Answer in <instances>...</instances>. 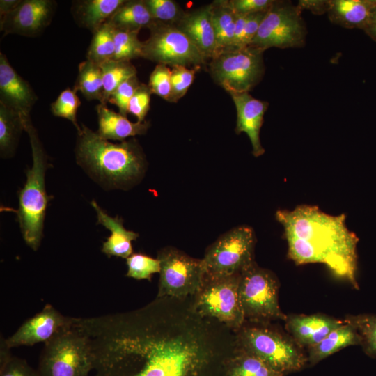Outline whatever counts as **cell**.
<instances>
[{"mask_svg":"<svg viewBox=\"0 0 376 376\" xmlns=\"http://www.w3.org/2000/svg\"><path fill=\"white\" fill-rule=\"evenodd\" d=\"M229 362V376H284L256 356L240 348Z\"/></svg>","mask_w":376,"mask_h":376,"instance_id":"30","label":"cell"},{"mask_svg":"<svg viewBox=\"0 0 376 376\" xmlns=\"http://www.w3.org/2000/svg\"><path fill=\"white\" fill-rule=\"evenodd\" d=\"M103 79L102 104H107L110 96L124 81L136 75V69L130 61L111 59L101 65Z\"/></svg>","mask_w":376,"mask_h":376,"instance_id":"29","label":"cell"},{"mask_svg":"<svg viewBox=\"0 0 376 376\" xmlns=\"http://www.w3.org/2000/svg\"><path fill=\"white\" fill-rule=\"evenodd\" d=\"M140 84L136 75L130 78L116 88L110 96L108 102L116 105L118 108L119 113L127 116L130 101Z\"/></svg>","mask_w":376,"mask_h":376,"instance_id":"40","label":"cell"},{"mask_svg":"<svg viewBox=\"0 0 376 376\" xmlns=\"http://www.w3.org/2000/svg\"><path fill=\"white\" fill-rule=\"evenodd\" d=\"M274 0H230L228 4L236 14L249 15L266 12L272 7Z\"/></svg>","mask_w":376,"mask_h":376,"instance_id":"42","label":"cell"},{"mask_svg":"<svg viewBox=\"0 0 376 376\" xmlns=\"http://www.w3.org/2000/svg\"><path fill=\"white\" fill-rule=\"evenodd\" d=\"M56 7L52 0H21L13 10L0 18V30L4 36H38L51 23Z\"/></svg>","mask_w":376,"mask_h":376,"instance_id":"14","label":"cell"},{"mask_svg":"<svg viewBox=\"0 0 376 376\" xmlns=\"http://www.w3.org/2000/svg\"><path fill=\"white\" fill-rule=\"evenodd\" d=\"M152 93L148 85L141 83L131 98L128 105V113L142 123L150 109V95Z\"/></svg>","mask_w":376,"mask_h":376,"instance_id":"41","label":"cell"},{"mask_svg":"<svg viewBox=\"0 0 376 376\" xmlns=\"http://www.w3.org/2000/svg\"><path fill=\"white\" fill-rule=\"evenodd\" d=\"M279 281L269 270L259 267L256 262L241 272L239 296L245 322L270 324L283 320L279 303Z\"/></svg>","mask_w":376,"mask_h":376,"instance_id":"7","label":"cell"},{"mask_svg":"<svg viewBox=\"0 0 376 376\" xmlns=\"http://www.w3.org/2000/svg\"><path fill=\"white\" fill-rule=\"evenodd\" d=\"M116 30L139 31L155 22L144 1H125L107 21Z\"/></svg>","mask_w":376,"mask_h":376,"instance_id":"25","label":"cell"},{"mask_svg":"<svg viewBox=\"0 0 376 376\" xmlns=\"http://www.w3.org/2000/svg\"><path fill=\"white\" fill-rule=\"evenodd\" d=\"M91 204L96 212L97 224H102L111 232V235L103 243L102 251L109 257L113 256L127 258L132 254V242L138 238V233L125 228L121 218L108 215L95 201H92Z\"/></svg>","mask_w":376,"mask_h":376,"instance_id":"20","label":"cell"},{"mask_svg":"<svg viewBox=\"0 0 376 376\" xmlns=\"http://www.w3.org/2000/svg\"><path fill=\"white\" fill-rule=\"evenodd\" d=\"M363 31L373 40L376 42V6L372 12L368 24Z\"/></svg>","mask_w":376,"mask_h":376,"instance_id":"46","label":"cell"},{"mask_svg":"<svg viewBox=\"0 0 376 376\" xmlns=\"http://www.w3.org/2000/svg\"><path fill=\"white\" fill-rule=\"evenodd\" d=\"M0 350V376H40L26 361L10 354L4 338L1 339Z\"/></svg>","mask_w":376,"mask_h":376,"instance_id":"35","label":"cell"},{"mask_svg":"<svg viewBox=\"0 0 376 376\" xmlns=\"http://www.w3.org/2000/svg\"><path fill=\"white\" fill-rule=\"evenodd\" d=\"M375 6L376 0H330L327 14L334 24L363 30Z\"/></svg>","mask_w":376,"mask_h":376,"instance_id":"22","label":"cell"},{"mask_svg":"<svg viewBox=\"0 0 376 376\" xmlns=\"http://www.w3.org/2000/svg\"><path fill=\"white\" fill-rule=\"evenodd\" d=\"M38 373L40 376H90L94 359L86 335L75 322L45 343Z\"/></svg>","mask_w":376,"mask_h":376,"instance_id":"6","label":"cell"},{"mask_svg":"<svg viewBox=\"0 0 376 376\" xmlns=\"http://www.w3.org/2000/svg\"><path fill=\"white\" fill-rule=\"evenodd\" d=\"M255 235L251 228L235 227L223 234L206 250L202 259L205 274H240L254 260Z\"/></svg>","mask_w":376,"mask_h":376,"instance_id":"10","label":"cell"},{"mask_svg":"<svg viewBox=\"0 0 376 376\" xmlns=\"http://www.w3.org/2000/svg\"><path fill=\"white\" fill-rule=\"evenodd\" d=\"M330 0H299L296 5L302 12L308 10L314 15H323L327 13Z\"/></svg>","mask_w":376,"mask_h":376,"instance_id":"44","label":"cell"},{"mask_svg":"<svg viewBox=\"0 0 376 376\" xmlns=\"http://www.w3.org/2000/svg\"><path fill=\"white\" fill-rule=\"evenodd\" d=\"M285 328L290 337L301 347L308 348L320 342L343 321L324 314L290 315Z\"/></svg>","mask_w":376,"mask_h":376,"instance_id":"18","label":"cell"},{"mask_svg":"<svg viewBox=\"0 0 376 376\" xmlns=\"http://www.w3.org/2000/svg\"><path fill=\"white\" fill-rule=\"evenodd\" d=\"M80 105L81 101L77 95V91L73 88H67L52 103L51 111L54 116L71 121L79 132L81 127L77 123V112Z\"/></svg>","mask_w":376,"mask_h":376,"instance_id":"34","label":"cell"},{"mask_svg":"<svg viewBox=\"0 0 376 376\" xmlns=\"http://www.w3.org/2000/svg\"><path fill=\"white\" fill-rule=\"evenodd\" d=\"M125 0H79L72 3L75 22L93 33L106 23Z\"/></svg>","mask_w":376,"mask_h":376,"instance_id":"23","label":"cell"},{"mask_svg":"<svg viewBox=\"0 0 376 376\" xmlns=\"http://www.w3.org/2000/svg\"><path fill=\"white\" fill-rule=\"evenodd\" d=\"M359 345H361L359 334L352 325L343 322L342 325L331 331L320 342L307 348L308 362L311 365L316 364L345 347Z\"/></svg>","mask_w":376,"mask_h":376,"instance_id":"24","label":"cell"},{"mask_svg":"<svg viewBox=\"0 0 376 376\" xmlns=\"http://www.w3.org/2000/svg\"><path fill=\"white\" fill-rule=\"evenodd\" d=\"M77 162L104 187L126 189L143 175L146 160L135 139L113 143L82 125L75 146Z\"/></svg>","mask_w":376,"mask_h":376,"instance_id":"3","label":"cell"},{"mask_svg":"<svg viewBox=\"0 0 376 376\" xmlns=\"http://www.w3.org/2000/svg\"><path fill=\"white\" fill-rule=\"evenodd\" d=\"M143 42V58L158 64L201 67L206 58L176 25L155 21Z\"/></svg>","mask_w":376,"mask_h":376,"instance_id":"13","label":"cell"},{"mask_svg":"<svg viewBox=\"0 0 376 376\" xmlns=\"http://www.w3.org/2000/svg\"><path fill=\"white\" fill-rule=\"evenodd\" d=\"M236 335L240 349L256 356L284 375L301 370L308 362L302 347L288 334L270 324L245 322Z\"/></svg>","mask_w":376,"mask_h":376,"instance_id":"5","label":"cell"},{"mask_svg":"<svg viewBox=\"0 0 376 376\" xmlns=\"http://www.w3.org/2000/svg\"><path fill=\"white\" fill-rule=\"evenodd\" d=\"M157 258L160 262L157 297L185 299L196 294L205 275L202 259L173 247L161 249Z\"/></svg>","mask_w":376,"mask_h":376,"instance_id":"12","label":"cell"},{"mask_svg":"<svg viewBox=\"0 0 376 376\" xmlns=\"http://www.w3.org/2000/svg\"><path fill=\"white\" fill-rule=\"evenodd\" d=\"M171 70L166 65L158 64L149 77L148 86L152 93L169 101L171 95Z\"/></svg>","mask_w":376,"mask_h":376,"instance_id":"39","label":"cell"},{"mask_svg":"<svg viewBox=\"0 0 376 376\" xmlns=\"http://www.w3.org/2000/svg\"><path fill=\"white\" fill-rule=\"evenodd\" d=\"M154 20L173 24H177L185 13L177 3L171 0H143Z\"/></svg>","mask_w":376,"mask_h":376,"instance_id":"37","label":"cell"},{"mask_svg":"<svg viewBox=\"0 0 376 376\" xmlns=\"http://www.w3.org/2000/svg\"><path fill=\"white\" fill-rule=\"evenodd\" d=\"M210 5L217 55L221 52L233 47L236 15L227 1H216Z\"/></svg>","mask_w":376,"mask_h":376,"instance_id":"26","label":"cell"},{"mask_svg":"<svg viewBox=\"0 0 376 376\" xmlns=\"http://www.w3.org/2000/svg\"><path fill=\"white\" fill-rule=\"evenodd\" d=\"M72 322V318L63 315L52 306L47 304L41 311L26 320L5 342L10 349L45 343Z\"/></svg>","mask_w":376,"mask_h":376,"instance_id":"15","label":"cell"},{"mask_svg":"<svg viewBox=\"0 0 376 376\" xmlns=\"http://www.w3.org/2000/svg\"><path fill=\"white\" fill-rule=\"evenodd\" d=\"M176 24L206 59L212 58L216 55L217 42L210 4L185 14Z\"/></svg>","mask_w":376,"mask_h":376,"instance_id":"19","label":"cell"},{"mask_svg":"<svg viewBox=\"0 0 376 376\" xmlns=\"http://www.w3.org/2000/svg\"><path fill=\"white\" fill-rule=\"evenodd\" d=\"M284 228L288 256L296 265L322 263L356 289L359 241L345 224V215H330L316 206L299 205L292 211L278 210Z\"/></svg>","mask_w":376,"mask_h":376,"instance_id":"2","label":"cell"},{"mask_svg":"<svg viewBox=\"0 0 376 376\" xmlns=\"http://www.w3.org/2000/svg\"><path fill=\"white\" fill-rule=\"evenodd\" d=\"M23 130L22 117L0 103V152L2 157L13 155Z\"/></svg>","mask_w":376,"mask_h":376,"instance_id":"27","label":"cell"},{"mask_svg":"<svg viewBox=\"0 0 376 376\" xmlns=\"http://www.w3.org/2000/svg\"><path fill=\"white\" fill-rule=\"evenodd\" d=\"M138 33L139 31L116 30L113 59L130 61L143 58V42L139 39Z\"/></svg>","mask_w":376,"mask_h":376,"instance_id":"33","label":"cell"},{"mask_svg":"<svg viewBox=\"0 0 376 376\" xmlns=\"http://www.w3.org/2000/svg\"><path fill=\"white\" fill-rule=\"evenodd\" d=\"M38 97L31 85L10 65L0 53V103L17 112L23 120L31 118L30 112Z\"/></svg>","mask_w":376,"mask_h":376,"instance_id":"16","label":"cell"},{"mask_svg":"<svg viewBox=\"0 0 376 376\" xmlns=\"http://www.w3.org/2000/svg\"><path fill=\"white\" fill-rule=\"evenodd\" d=\"M97 115V134L105 140L123 141L125 139L146 133L150 127L148 121L132 123L127 116L109 109L107 104L95 107Z\"/></svg>","mask_w":376,"mask_h":376,"instance_id":"21","label":"cell"},{"mask_svg":"<svg viewBox=\"0 0 376 376\" xmlns=\"http://www.w3.org/2000/svg\"><path fill=\"white\" fill-rule=\"evenodd\" d=\"M126 276L138 280H150L152 274L160 272L159 260L142 253H132L126 258Z\"/></svg>","mask_w":376,"mask_h":376,"instance_id":"36","label":"cell"},{"mask_svg":"<svg viewBox=\"0 0 376 376\" xmlns=\"http://www.w3.org/2000/svg\"><path fill=\"white\" fill-rule=\"evenodd\" d=\"M21 0H1L0 18L13 10Z\"/></svg>","mask_w":376,"mask_h":376,"instance_id":"47","label":"cell"},{"mask_svg":"<svg viewBox=\"0 0 376 376\" xmlns=\"http://www.w3.org/2000/svg\"><path fill=\"white\" fill-rule=\"evenodd\" d=\"M306 35V26L297 6L289 1H274L249 46L264 52L271 47L299 48L305 45Z\"/></svg>","mask_w":376,"mask_h":376,"instance_id":"11","label":"cell"},{"mask_svg":"<svg viewBox=\"0 0 376 376\" xmlns=\"http://www.w3.org/2000/svg\"><path fill=\"white\" fill-rule=\"evenodd\" d=\"M116 29L107 22L93 33L86 59L101 65L113 59L115 52L114 36Z\"/></svg>","mask_w":376,"mask_h":376,"instance_id":"31","label":"cell"},{"mask_svg":"<svg viewBox=\"0 0 376 376\" xmlns=\"http://www.w3.org/2000/svg\"><path fill=\"white\" fill-rule=\"evenodd\" d=\"M200 67L189 69L183 65H174L171 69V95L169 102H176L187 93L194 82L195 74Z\"/></svg>","mask_w":376,"mask_h":376,"instance_id":"38","label":"cell"},{"mask_svg":"<svg viewBox=\"0 0 376 376\" xmlns=\"http://www.w3.org/2000/svg\"><path fill=\"white\" fill-rule=\"evenodd\" d=\"M237 111V134L244 132L249 136L252 152L259 157L265 152L260 139V132L268 102L253 97L249 92L230 93Z\"/></svg>","mask_w":376,"mask_h":376,"instance_id":"17","label":"cell"},{"mask_svg":"<svg viewBox=\"0 0 376 376\" xmlns=\"http://www.w3.org/2000/svg\"><path fill=\"white\" fill-rule=\"evenodd\" d=\"M78 75L73 87L75 91H81L88 100H103V79L100 65L88 60L79 65Z\"/></svg>","mask_w":376,"mask_h":376,"instance_id":"28","label":"cell"},{"mask_svg":"<svg viewBox=\"0 0 376 376\" xmlns=\"http://www.w3.org/2000/svg\"><path fill=\"white\" fill-rule=\"evenodd\" d=\"M343 322L357 330L361 337L360 345L365 353L371 357H376V315H349Z\"/></svg>","mask_w":376,"mask_h":376,"instance_id":"32","label":"cell"},{"mask_svg":"<svg viewBox=\"0 0 376 376\" xmlns=\"http://www.w3.org/2000/svg\"><path fill=\"white\" fill-rule=\"evenodd\" d=\"M235 15V29L233 47L240 48L248 15L236 13Z\"/></svg>","mask_w":376,"mask_h":376,"instance_id":"45","label":"cell"},{"mask_svg":"<svg viewBox=\"0 0 376 376\" xmlns=\"http://www.w3.org/2000/svg\"><path fill=\"white\" fill-rule=\"evenodd\" d=\"M240 276L205 274L201 288L192 296L194 306L199 314L235 331L245 322L238 290Z\"/></svg>","mask_w":376,"mask_h":376,"instance_id":"8","label":"cell"},{"mask_svg":"<svg viewBox=\"0 0 376 376\" xmlns=\"http://www.w3.org/2000/svg\"><path fill=\"white\" fill-rule=\"evenodd\" d=\"M263 52L251 46L224 50L211 58L210 73L230 94L249 92L265 74Z\"/></svg>","mask_w":376,"mask_h":376,"instance_id":"9","label":"cell"},{"mask_svg":"<svg viewBox=\"0 0 376 376\" xmlns=\"http://www.w3.org/2000/svg\"><path fill=\"white\" fill-rule=\"evenodd\" d=\"M75 322L90 342L93 376H198L238 350L236 331L199 314L192 297H157L138 309Z\"/></svg>","mask_w":376,"mask_h":376,"instance_id":"1","label":"cell"},{"mask_svg":"<svg viewBox=\"0 0 376 376\" xmlns=\"http://www.w3.org/2000/svg\"><path fill=\"white\" fill-rule=\"evenodd\" d=\"M24 129L29 136L33 165L26 171V180L19 191V207L15 211L26 244L36 251L43 236L46 209L49 197L45 190V172L50 164L31 118L24 120Z\"/></svg>","mask_w":376,"mask_h":376,"instance_id":"4","label":"cell"},{"mask_svg":"<svg viewBox=\"0 0 376 376\" xmlns=\"http://www.w3.org/2000/svg\"><path fill=\"white\" fill-rule=\"evenodd\" d=\"M266 12H259L248 15L244 26L241 47L249 46L255 38Z\"/></svg>","mask_w":376,"mask_h":376,"instance_id":"43","label":"cell"}]
</instances>
